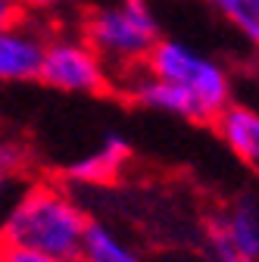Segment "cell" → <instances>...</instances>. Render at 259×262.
Instances as JSON below:
<instances>
[{"mask_svg": "<svg viewBox=\"0 0 259 262\" xmlns=\"http://www.w3.org/2000/svg\"><path fill=\"white\" fill-rule=\"evenodd\" d=\"M88 222L91 219L84 209L66 190L53 184H35L4 219L0 241L59 259H78Z\"/></svg>", "mask_w": 259, "mask_h": 262, "instance_id": "1", "label": "cell"}, {"mask_svg": "<svg viewBox=\"0 0 259 262\" xmlns=\"http://www.w3.org/2000/svg\"><path fill=\"white\" fill-rule=\"evenodd\" d=\"M81 38L110 66V72L116 69L128 75L141 69L156 47L159 22L147 0H116V4L91 10Z\"/></svg>", "mask_w": 259, "mask_h": 262, "instance_id": "2", "label": "cell"}, {"mask_svg": "<svg viewBox=\"0 0 259 262\" xmlns=\"http://www.w3.org/2000/svg\"><path fill=\"white\" fill-rule=\"evenodd\" d=\"M144 69L153 72L156 78H166V81L184 88L209 113V119H215L234 100V84H231L228 69L219 59H212L209 53H200L197 47H190L184 41L159 38L144 62Z\"/></svg>", "mask_w": 259, "mask_h": 262, "instance_id": "3", "label": "cell"}, {"mask_svg": "<svg viewBox=\"0 0 259 262\" xmlns=\"http://www.w3.org/2000/svg\"><path fill=\"white\" fill-rule=\"evenodd\" d=\"M38 81L62 94H103L113 84L110 66L84 38H47Z\"/></svg>", "mask_w": 259, "mask_h": 262, "instance_id": "4", "label": "cell"}, {"mask_svg": "<svg viewBox=\"0 0 259 262\" xmlns=\"http://www.w3.org/2000/svg\"><path fill=\"white\" fill-rule=\"evenodd\" d=\"M125 78H128L125 81L128 97H132L138 106H144V110L178 116V119H190V122H212L209 113L193 100L184 88H178V84H172L166 78H156L153 72L144 69V66L135 69V72H128Z\"/></svg>", "mask_w": 259, "mask_h": 262, "instance_id": "5", "label": "cell"}, {"mask_svg": "<svg viewBox=\"0 0 259 262\" xmlns=\"http://www.w3.org/2000/svg\"><path fill=\"white\" fill-rule=\"evenodd\" d=\"M47 38L38 28L25 25L22 19L16 25L0 28V81H35L41 69V56H44Z\"/></svg>", "mask_w": 259, "mask_h": 262, "instance_id": "6", "label": "cell"}, {"mask_svg": "<svg viewBox=\"0 0 259 262\" xmlns=\"http://www.w3.org/2000/svg\"><path fill=\"white\" fill-rule=\"evenodd\" d=\"M212 122L219 128V138L228 144V150L241 162H247L253 172H259V110L231 100Z\"/></svg>", "mask_w": 259, "mask_h": 262, "instance_id": "7", "label": "cell"}, {"mask_svg": "<svg viewBox=\"0 0 259 262\" xmlns=\"http://www.w3.org/2000/svg\"><path fill=\"white\" fill-rule=\"evenodd\" d=\"M132 156V147H128V141L122 135H106L103 144L97 147L94 153H88L84 159L72 162V166L66 169V175L72 181H84V184H103L110 181L122 166L125 159Z\"/></svg>", "mask_w": 259, "mask_h": 262, "instance_id": "8", "label": "cell"}, {"mask_svg": "<svg viewBox=\"0 0 259 262\" xmlns=\"http://www.w3.org/2000/svg\"><path fill=\"white\" fill-rule=\"evenodd\" d=\"M215 225L244 256L259 262V203L253 196H241L228 209V215L215 219Z\"/></svg>", "mask_w": 259, "mask_h": 262, "instance_id": "9", "label": "cell"}, {"mask_svg": "<svg viewBox=\"0 0 259 262\" xmlns=\"http://www.w3.org/2000/svg\"><path fill=\"white\" fill-rule=\"evenodd\" d=\"M78 262H144V259L138 256V250L128 247L113 228H106L100 222H88Z\"/></svg>", "mask_w": 259, "mask_h": 262, "instance_id": "10", "label": "cell"}, {"mask_svg": "<svg viewBox=\"0 0 259 262\" xmlns=\"http://www.w3.org/2000/svg\"><path fill=\"white\" fill-rule=\"evenodd\" d=\"M209 7L228 22L250 47L259 50V0H209Z\"/></svg>", "mask_w": 259, "mask_h": 262, "instance_id": "11", "label": "cell"}, {"mask_svg": "<svg viewBox=\"0 0 259 262\" xmlns=\"http://www.w3.org/2000/svg\"><path fill=\"white\" fill-rule=\"evenodd\" d=\"M209 250H212V259H215V262H256V259L244 256L228 237H225V234L219 231V225H215V222L209 225Z\"/></svg>", "mask_w": 259, "mask_h": 262, "instance_id": "12", "label": "cell"}, {"mask_svg": "<svg viewBox=\"0 0 259 262\" xmlns=\"http://www.w3.org/2000/svg\"><path fill=\"white\" fill-rule=\"evenodd\" d=\"M0 262H78V259H59V256H47L38 250H25V247L0 241Z\"/></svg>", "mask_w": 259, "mask_h": 262, "instance_id": "13", "label": "cell"}, {"mask_svg": "<svg viewBox=\"0 0 259 262\" xmlns=\"http://www.w3.org/2000/svg\"><path fill=\"white\" fill-rule=\"evenodd\" d=\"M13 4H16L22 13H44V10H56V7H62L66 0H13Z\"/></svg>", "mask_w": 259, "mask_h": 262, "instance_id": "14", "label": "cell"}, {"mask_svg": "<svg viewBox=\"0 0 259 262\" xmlns=\"http://www.w3.org/2000/svg\"><path fill=\"white\" fill-rule=\"evenodd\" d=\"M25 13L13 4V0H0V28H7V25H16Z\"/></svg>", "mask_w": 259, "mask_h": 262, "instance_id": "15", "label": "cell"}, {"mask_svg": "<svg viewBox=\"0 0 259 262\" xmlns=\"http://www.w3.org/2000/svg\"><path fill=\"white\" fill-rule=\"evenodd\" d=\"M19 169V153L13 147H0V172H13Z\"/></svg>", "mask_w": 259, "mask_h": 262, "instance_id": "16", "label": "cell"}, {"mask_svg": "<svg viewBox=\"0 0 259 262\" xmlns=\"http://www.w3.org/2000/svg\"><path fill=\"white\" fill-rule=\"evenodd\" d=\"M4 184H7V172H0V193H4Z\"/></svg>", "mask_w": 259, "mask_h": 262, "instance_id": "17", "label": "cell"}]
</instances>
